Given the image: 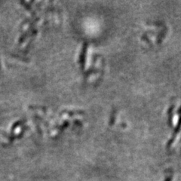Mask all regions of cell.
<instances>
[{
    "instance_id": "obj_1",
    "label": "cell",
    "mask_w": 181,
    "mask_h": 181,
    "mask_svg": "<svg viewBox=\"0 0 181 181\" xmlns=\"http://www.w3.org/2000/svg\"><path fill=\"white\" fill-rule=\"evenodd\" d=\"M171 180H172V175H171V176L168 177L165 179V181H171Z\"/></svg>"
}]
</instances>
